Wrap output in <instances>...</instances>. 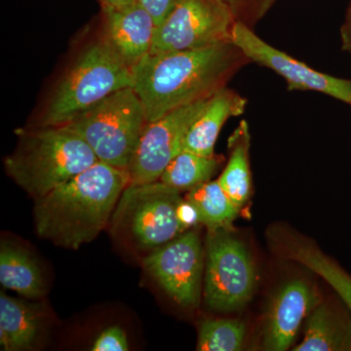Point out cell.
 Listing matches in <instances>:
<instances>
[{
    "label": "cell",
    "mask_w": 351,
    "mask_h": 351,
    "mask_svg": "<svg viewBox=\"0 0 351 351\" xmlns=\"http://www.w3.org/2000/svg\"><path fill=\"white\" fill-rule=\"evenodd\" d=\"M248 62L232 41L149 54L132 69L133 88L147 122L156 121L177 108L211 98Z\"/></svg>",
    "instance_id": "1"
},
{
    "label": "cell",
    "mask_w": 351,
    "mask_h": 351,
    "mask_svg": "<svg viewBox=\"0 0 351 351\" xmlns=\"http://www.w3.org/2000/svg\"><path fill=\"white\" fill-rule=\"evenodd\" d=\"M129 184L128 171L98 161L34 199L36 233L57 246L80 248L105 230Z\"/></svg>",
    "instance_id": "2"
},
{
    "label": "cell",
    "mask_w": 351,
    "mask_h": 351,
    "mask_svg": "<svg viewBox=\"0 0 351 351\" xmlns=\"http://www.w3.org/2000/svg\"><path fill=\"white\" fill-rule=\"evenodd\" d=\"M18 138L4 165L7 174L34 199L100 161L87 143L64 125L21 129Z\"/></svg>",
    "instance_id": "3"
},
{
    "label": "cell",
    "mask_w": 351,
    "mask_h": 351,
    "mask_svg": "<svg viewBox=\"0 0 351 351\" xmlns=\"http://www.w3.org/2000/svg\"><path fill=\"white\" fill-rule=\"evenodd\" d=\"M132 69L106 36L87 44L62 76L38 117V126H62L114 92L133 87Z\"/></svg>",
    "instance_id": "4"
},
{
    "label": "cell",
    "mask_w": 351,
    "mask_h": 351,
    "mask_svg": "<svg viewBox=\"0 0 351 351\" xmlns=\"http://www.w3.org/2000/svg\"><path fill=\"white\" fill-rule=\"evenodd\" d=\"M147 120L133 87L114 92L64 124L91 147L101 162L128 169Z\"/></svg>",
    "instance_id": "5"
},
{
    "label": "cell",
    "mask_w": 351,
    "mask_h": 351,
    "mask_svg": "<svg viewBox=\"0 0 351 351\" xmlns=\"http://www.w3.org/2000/svg\"><path fill=\"white\" fill-rule=\"evenodd\" d=\"M181 191L162 182L129 184L113 212L112 232L137 250L151 252L179 237Z\"/></svg>",
    "instance_id": "6"
},
{
    "label": "cell",
    "mask_w": 351,
    "mask_h": 351,
    "mask_svg": "<svg viewBox=\"0 0 351 351\" xmlns=\"http://www.w3.org/2000/svg\"><path fill=\"white\" fill-rule=\"evenodd\" d=\"M257 274L246 245L228 228L209 230L204 270V301L210 309L232 313L246 306Z\"/></svg>",
    "instance_id": "7"
},
{
    "label": "cell",
    "mask_w": 351,
    "mask_h": 351,
    "mask_svg": "<svg viewBox=\"0 0 351 351\" xmlns=\"http://www.w3.org/2000/svg\"><path fill=\"white\" fill-rule=\"evenodd\" d=\"M234 16L221 0H177L160 25L149 54L199 49L232 41Z\"/></svg>",
    "instance_id": "8"
},
{
    "label": "cell",
    "mask_w": 351,
    "mask_h": 351,
    "mask_svg": "<svg viewBox=\"0 0 351 351\" xmlns=\"http://www.w3.org/2000/svg\"><path fill=\"white\" fill-rule=\"evenodd\" d=\"M232 41L249 61L280 75L287 82L290 91L319 92L350 105L351 80L336 77L311 68L265 43L252 27L239 21L233 27Z\"/></svg>",
    "instance_id": "9"
},
{
    "label": "cell",
    "mask_w": 351,
    "mask_h": 351,
    "mask_svg": "<svg viewBox=\"0 0 351 351\" xmlns=\"http://www.w3.org/2000/svg\"><path fill=\"white\" fill-rule=\"evenodd\" d=\"M209 99L177 108L156 121L147 122L127 169L130 184L159 181L168 164L182 151L189 128L207 107Z\"/></svg>",
    "instance_id": "10"
},
{
    "label": "cell",
    "mask_w": 351,
    "mask_h": 351,
    "mask_svg": "<svg viewBox=\"0 0 351 351\" xmlns=\"http://www.w3.org/2000/svg\"><path fill=\"white\" fill-rule=\"evenodd\" d=\"M145 269L180 306H195L200 300L205 258L197 233L188 232L151 252Z\"/></svg>",
    "instance_id": "11"
},
{
    "label": "cell",
    "mask_w": 351,
    "mask_h": 351,
    "mask_svg": "<svg viewBox=\"0 0 351 351\" xmlns=\"http://www.w3.org/2000/svg\"><path fill=\"white\" fill-rule=\"evenodd\" d=\"M321 302L306 281L286 283L272 297L265 315L263 343L265 350L285 351L292 346L302 323Z\"/></svg>",
    "instance_id": "12"
},
{
    "label": "cell",
    "mask_w": 351,
    "mask_h": 351,
    "mask_svg": "<svg viewBox=\"0 0 351 351\" xmlns=\"http://www.w3.org/2000/svg\"><path fill=\"white\" fill-rule=\"evenodd\" d=\"M267 240L278 257L300 263L324 279L351 313V276L338 263L313 241L286 226H271L267 230Z\"/></svg>",
    "instance_id": "13"
},
{
    "label": "cell",
    "mask_w": 351,
    "mask_h": 351,
    "mask_svg": "<svg viewBox=\"0 0 351 351\" xmlns=\"http://www.w3.org/2000/svg\"><path fill=\"white\" fill-rule=\"evenodd\" d=\"M104 36L131 69L151 52L157 29L151 14L138 3L101 8Z\"/></svg>",
    "instance_id": "14"
},
{
    "label": "cell",
    "mask_w": 351,
    "mask_h": 351,
    "mask_svg": "<svg viewBox=\"0 0 351 351\" xmlns=\"http://www.w3.org/2000/svg\"><path fill=\"white\" fill-rule=\"evenodd\" d=\"M247 103L246 98L228 87L219 90L189 128L182 149L203 156H216L215 145L221 129L230 117L243 114Z\"/></svg>",
    "instance_id": "15"
},
{
    "label": "cell",
    "mask_w": 351,
    "mask_h": 351,
    "mask_svg": "<svg viewBox=\"0 0 351 351\" xmlns=\"http://www.w3.org/2000/svg\"><path fill=\"white\" fill-rule=\"evenodd\" d=\"M350 314L346 306L321 301L306 318L304 341L293 350H351Z\"/></svg>",
    "instance_id": "16"
},
{
    "label": "cell",
    "mask_w": 351,
    "mask_h": 351,
    "mask_svg": "<svg viewBox=\"0 0 351 351\" xmlns=\"http://www.w3.org/2000/svg\"><path fill=\"white\" fill-rule=\"evenodd\" d=\"M38 306L0 294V346L5 351L32 350L43 331Z\"/></svg>",
    "instance_id": "17"
},
{
    "label": "cell",
    "mask_w": 351,
    "mask_h": 351,
    "mask_svg": "<svg viewBox=\"0 0 351 351\" xmlns=\"http://www.w3.org/2000/svg\"><path fill=\"white\" fill-rule=\"evenodd\" d=\"M0 283L29 300L46 294V284L38 262L24 247L2 241L0 249Z\"/></svg>",
    "instance_id": "18"
},
{
    "label": "cell",
    "mask_w": 351,
    "mask_h": 351,
    "mask_svg": "<svg viewBox=\"0 0 351 351\" xmlns=\"http://www.w3.org/2000/svg\"><path fill=\"white\" fill-rule=\"evenodd\" d=\"M251 134L248 122L241 120L230 138V158L218 182L237 209L241 210L251 197Z\"/></svg>",
    "instance_id": "19"
},
{
    "label": "cell",
    "mask_w": 351,
    "mask_h": 351,
    "mask_svg": "<svg viewBox=\"0 0 351 351\" xmlns=\"http://www.w3.org/2000/svg\"><path fill=\"white\" fill-rule=\"evenodd\" d=\"M186 200L195 208L199 223L206 226L209 230H230L240 212L226 195L218 180L204 182L191 189Z\"/></svg>",
    "instance_id": "20"
},
{
    "label": "cell",
    "mask_w": 351,
    "mask_h": 351,
    "mask_svg": "<svg viewBox=\"0 0 351 351\" xmlns=\"http://www.w3.org/2000/svg\"><path fill=\"white\" fill-rule=\"evenodd\" d=\"M223 159L207 157L182 149L168 164L159 181L179 191L191 189L209 182Z\"/></svg>",
    "instance_id": "21"
},
{
    "label": "cell",
    "mask_w": 351,
    "mask_h": 351,
    "mask_svg": "<svg viewBox=\"0 0 351 351\" xmlns=\"http://www.w3.org/2000/svg\"><path fill=\"white\" fill-rule=\"evenodd\" d=\"M246 338V327L237 319H211L201 323L197 350H241Z\"/></svg>",
    "instance_id": "22"
},
{
    "label": "cell",
    "mask_w": 351,
    "mask_h": 351,
    "mask_svg": "<svg viewBox=\"0 0 351 351\" xmlns=\"http://www.w3.org/2000/svg\"><path fill=\"white\" fill-rule=\"evenodd\" d=\"M230 8L235 19L254 29L277 0H221Z\"/></svg>",
    "instance_id": "23"
},
{
    "label": "cell",
    "mask_w": 351,
    "mask_h": 351,
    "mask_svg": "<svg viewBox=\"0 0 351 351\" xmlns=\"http://www.w3.org/2000/svg\"><path fill=\"white\" fill-rule=\"evenodd\" d=\"M129 350L128 339L124 330L119 326H110L100 332L91 350L93 351H127Z\"/></svg>",
    "instance_id": "24"
},
{
    "label": "cell",
    "mask_w": 351,
    "mask_h": 351,
    "mask_svg": "<svg viewBox=\"0 0 351 351\" xmlns=\"http://www.w3.org/2000/svg\"><path fill=\"white\" fill-rule=\"evenodd\" d=\"M137 1L151 14L156 25H158L167 17L177 0H137Z\"/></svg>",
    "instance_id": "25"
},
{
    "label": "cell",
    "mask_w": 351,
    "mask_h": 351,
    "mask_svg": "<svg viewBox=\"0 0 351 351\" xmlns=\"http://www.w3.org/2000/svg\"><path fill=\"white\" fill-rule=\"evenodd\" d=\"M178 217L184 230L199 223L197 211L188 200H182L178 209Z\"/></svg>",
    "instance_id": "26"
},
{
    "label": "cell",
    "mask_w": 351,
    "mask_h": 351,
    "mask_svg": "<svg viewBox=\"0 0 351 351\" xmlns=\"http://www.w3.org/2000/svg\"><path fill=\"white\" fill-rule=\"evenodd\" d=\"M341 49L351 55V5L341 27Z\"/></svg>",
    "instance_id": "27"
},
{
    "label": "cell",
    "mask_w": 351,
    "mask_h": 351,
    "mask_svg": "<svg viewBox=\"0 0 351 351\" xmlns=\"http://www.w3.org/2000/svg\"><path fill=\"white\" fill-rule=\"evenodd\" d=\"M101 2V8H119L130 5L137 0H99Z\"/></svg>",
    "instance_id": "28"
},
{
    "label": "cell",
    "mask_w": 351,
    "mask_h": 351,
    "mask_svg": "<svg viewBox=\"0 0 351 351\" xmlns=\"http://www.w3.org/2000/svg\"><path fill=\"white\" fill-rule=\"evenodd\" d=\"M350 106H351V104H350Z\"/></svg>",
    "instance_id": "29"
}]
</instances>
